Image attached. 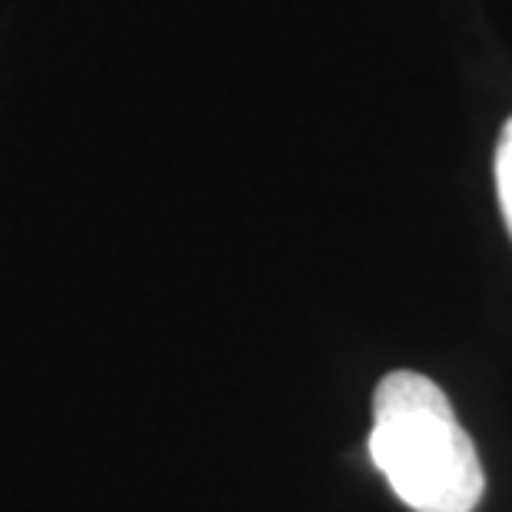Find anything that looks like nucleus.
I'll return each instance as SVG.
<instances>
[{"mask_svg": "<svg viewBox=\"0 0 512 512\" xmlns=\"http://www.w3.org/2000/svg\"><path fill=\"white\" fill-rule=\"evenodd\" d=\"M373 466L413 512H473L486 473L446 393L409 370L389 373L373 396Z\"/></svg>", "mask_w": 512, "mask_h": 512, "instance_id": "f257e3e1", "label": "nucleus"}, {"mask_svg": "<svg viewBox=\"0 0 512 512\" xmlns=\"http://www.w3.org/2000/svg\"><path fill=\"white\" fill-rule=\"evenodd\" d=\"M496 190H499V207H503L506 230L512 233V120L503 127L496 147Z\"/></svg>", "mask_w": 512, "mask_h": 512, "instance_id": "f03ea898", "label": "nucleus"}]
</instances>
